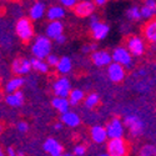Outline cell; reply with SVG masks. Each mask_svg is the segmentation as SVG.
<instances>
[{"label":"cell","mask_w":156,"mask_h":156,"mask_svg":"<svg viewBox=\"0 0 156 156\" xmlns=\"http://www.w3.org/2000/svg\"><path fill=\"white\" fill-rule=\"evenodd\" d=\"M31 51L36 59H40V60L45 59L48 55H50V51H51L50 39H48L46 36H37L31 48Z\"/></svg>","instance_id":"obj_1"},{"label":"cell","mask_w":156,"mask_h":156,"mask_svg":"<svg viewBox=\"0 0 156 156\" xmlns=\"http://www.w3.org/2000/svg\"><path fill=\"white\" fill-rule=\"evenodd\" d=\"M16 34L23 41H29L31 40V37L34 36V28H33V24L29 19L27 18H21L18 23H16Z\"/></svg>","instance_id":"obj_2"},{"label":"cell","mask_w":156,"mask_h":156,"mask_svg":"<svg viewBox=\"0 0 156 156\" xmlns=\"http://www.w3.org/2000/svg\"><path fill=\"white\" fill-rule=\"evenodd\" d=\"M108 154L110 156H126L127 155V145L122 137L120 139H110L108 141Z\"/></svg>","instance_id":"obj_3"},{"label":"cell","mask_w":156,"mask_h":156,"mask_svg":"<svg viewBox=\"0 0 156 156\" xmlns=\"http://www.w3.org/2000/svg\"><path fill=\"white\" fill-rule=\"evenodd\" d=\"M111 59L114 60V62L120 64L121 66H126V68H130L133 64V55L129 53V50L126 48H122V46L116 48L114 50Z\"/></svg>","instance_id":"obj_4"},{"label":"cell","mask_w":156,"mask_h":156,"mask_svg":"<svg viewBox=\"0 0 156 156\" xmlns=\"http://www.w3.org/2000/svg\"><path fill=\"white\" fill-rule=\"evenodd\" d=\"M124 125L130 130V133H131L133 136H139L142 133V130H144V124H142V121L135 115L125 116Z\"/></svg>","instance_id":"obj_5"},{"label":"cell","mask_w":156,"mask_h":156,"mask_svg":"<svg viewBox=\"0 0 156 156\" xmlns=\"http://www.w3.org/2000/svg\"><path fill=\"white\" fill-rule=\"evenodd\" d=\"M105 130L109 139H120L124 135V124L120 121V119L115 118L106 125Z\"/></svg>","instance_id":"obj_6"},{"label":"cell","mask_w":156,"mask_h":156,"mask_svg":"<svg viewBox=\"0 0 156 156\" xmlns=\"http://www.w3.org/2000/svg\"><path fill=\"white\" fill-rule=\"evenodd\" d=\"M53 89H54V94L58 98H66L68 99V96L71 91V85L66 77H59V79L54 83Z\"/></svg>","instance_id":"obj_7"},{"label":"cell","mask_w":156,"mask_h":156,"mask_svg":"<svg viewBox=\"0 0 156 156\" xmlns=\"http://www.w3.org/2000/svg\"><path fill=\"white\" fill-rule=\"evenodd\" d=\"M109 27L105 24V23H101L99 21L98 18H93L91 20V33H93V36L96 40H102L105 39L109 34Z\"/></svg>","instance_id":"obj_8"},{"label":"cell","mask_w":156,"mask_h":156,"mask_svg":"<svg viewBox=\"0 0 156 156\" xmlns=\"http://www.w3.org/2000/svg\"><path fill=\"white\" fill-rule=\"evenodd\" d=\"M127 50L131 55L140 56L145 53V44L139 36H131L127 39Z\"/></svg>","instance_id":"obj_9"},{"label":"cell","mask_w":156,"mask_h":156,"mask_svg":"<svg viewBox=\"0 0 156 156\" xmlns=\"http://www.w3.org/2000/svg\"><path fill=\"white\" fill-rule=\"evenodd\" d=\"M108 76L112 83H121L125 77V69L124 66H121L120 64H109L108 65Z\"/></svg>","instance_id":"obj_10"},{"label":"cell","mask_w":156,"mask_h":156,"mask_svg":"<svg viewBox=\"0 0 156 156\" xmlns=\"http://www.w3.org/2000/svg\"><path fill=\"white\" fill-rule=\"evenodd\" d=\"M94 9H95V4L89 2V0H81V2H77L76 5L74 6V12L80 18H86L93 14Z\"/></svg>","instance_id":"obj_11"},{"label":"cell","mask_w":156,"mask_h":156,"mask_svg":"<svg viewBox=\"0 0 156 156\" xmlns=\"http://www.w3.org/2000/svg\"><path fill=\"white\" fill-rule=\"evenodd\" d=\"M91 60L96 66H106L111 64V54H109L105 50H95L91 54Z\"/></svg>","instance_id":"obj_12"},{"label":"cell","mask_w":156,"mask_h":156,"mask_svg":"<svg viewBox=\"0 0 156 156\" xmlns=\"http://www.w3.org/2000/svg\"><path fill=\"white\" fill-rule=\"evenodd\" d=\"M31 70V64L30 60L28 59H15L14 62H12V71L18 75H24V74H28Z\"/></svg>","instance_id":"obj_13"},{"label":"cell","mask_w":156,"mask_h":156,"mask_svg":"<svg viewBox=\"0 0 156 156\" xmlns=\"http://www.w3.org/2000/svg\"><path fill=\"white\" fill-rule=\"evenodd\" d=\"M44 150L46 152H49L51 156H60L64 151L61 144H59V142L53 137L46 139V141L44 142Z\"/></svg>","instance_id":"obj_14"},{"label":"cell","mask_w":156,"mask_h":156,"mask_svg":"<svg viewBox=\"0 0 156 156\" xmlns=\"http://www.w3.org/2000/svg\"><path fill=\"white\" fill-rule=\"evenodd\" d=\"M90 134H91L93 141L96 142V144H104V142L108 140L106 130H105V127L101 126V125H95V126H93Z\"/></svg>","instance_id":"obj_15"},{"label":"cell","mask_w":156,"mask_h":156,"mask_svg":"<svg viewBox=\"0 0 156 156\" xmlns=\"http://www.w3.org/2000/svg\"><path fill=\"white\" fill-rule=\"evenodd\" d=\"M141 18L144 19H152L156 15V2L155 0H146L145 5L140 9Z\"/></svg>","instance_id":"obj_16"},{"label":"cell","mask_w":156,"mask_h":156,"mask_svg":"<svg viewBox=\"0 0 156 156\" xmlns=\"http://www.w3.org/2000/svg\"><path fill=\"white\" fill-rule=\"evenodd\" d=\"M64 27L60 21H50L46 27V37L48 39H56L62 34Z\"/></svg>","instance_id":"obj_17"},{"label":"cell","mask_w":156,"mask_h":156,"mask_svg":"<svg viewBox=\"0 0 156 156\" xmlns=\"http://www.w3.org/2000/svg\"><path fill=\"white\" fill-rule=\"evenodd\" d=\"M144 36L150 43H156V18L151 19L144 28Z\"/></svg>","instance_id":"obj_18"},{"label":"cell","mask_w":156,"mask_h":156,"mask_svg":"<svg viewBox=\"0 0 156 156\" xmlns=\"http://www.w3.org/2000/svg\"><path fill=\"white\" fill-rule=\"evenodd\" d=\"M65 16V10L62 6H51L46 11V18L50 21H60V19H62Z\"/></svg>","instance_id":"obj_19"},{"label":"cell","mask_w":156,"mask_h":156,"mask_svg":"<svg viewBox=\"0 0 156 156\" xmlns=\"http://www.w3.org/2000/svg\"><path fill=\"white\" fill-rule=\"evenodd\" d=\"M61 122L66 124L70 127H76L77 125H80V118L77 116L76 112L73 111H68L61 115Z\"/></svg>","instance_id":"obj_20"},{"label":"cell","mask_w":156,"mask_h":156,"mask_svg":"<svg viewBox=\"0 0 156 156\" xmlns=\"http://www.w3.org/2000/svg\"><path fill=\"white\" fill-rule=\"evenodd\" d=\"M5 101H6L8 105H10L12 108H18V106H21L23 105V102H24V95H23V93L19 90V91L9 94L5 98Z\"/></svg>","instance_id":"obj_21"},{"label":"cell","mask_w":156,"mask_h":156,"mask_svg":"<svg viewBox=\"0 0 156 156\" xmlns=\"http://www.w3.org/2000/svg\"><path fill=\"white\" fill-rule=\"evenodd\" d=\"M51 104H53V106L58 111H60L61 114L68 112L69 111V108H70V104H69V101H68L66 98H58V96H55L53 99V101H51Z\"/></svg>","instance_id":"obj_22"},{"label":"cell","mask_w":156,"mask_h":156,"mask_svg":"<svg viewBox=\"0 0 156 156\" xmlns=\"http://www.w3.org/2000/svg\"><path fill=\"white\" fill-rule=\"evenodd\" d=\"M44 15H45V5H44V3H40V2L35 3L30 9V18L33 20H39V19H41Z\"/></svg>","instance_id":"obj_23"},{"label":"cell","mask_w":156,"mask_h":156,"mask_svg":"<svg viewBox=\"0 0 156 156\" xmlns=\"http://www.w3.org/2000/svg\"><path fill=\"white\" fill-rule=\"evenodd\" d=\"M24 85V79L20 76H16L14 77V79H11L6 86H5V90H6V93L9 94H12V93H15V91H19V89Z\"/></svg>","instance_id":"obj_24"},{"label":"cell","mask_w":156,"mask_h":156,"mask_svg":"<svg viewBox=\"0 0 156 156\" xmlns=\"http://www.w3.org/2000/svg\"><path fill=\"white\" fill-rule=\"evenodd\" d=\"M71 66H73V64H71L70 58L62 56V58L59 59V62H58V65H56V70H58L60 74H68V73H70Z\"/></svg>","instance_id":"obj_25"},{"label":"cell","mask_w":156,"mask_h":156,"mask_svg":"<svg viewBox=\"0 0 156 156\" xmlns=\"http://www.w3.org/2000/svg\"><path fill=\"white\" fill-rule=\"evenodd\" d=\"M84 100V91L83 90H79V89H74L70 91L69 96H68V101L70 105H77L80 101Z\"/></svg>","instance_id":"obj_26"},{"label":"cell","mask_w":156,"mask_h":156,"mask_svg":"<svg viewBox=\"0 0 156 156\" xmlns=\"http://www.w3.org/2000/svg\"><path fill=\"white\" fill-rule=\"evenodd\" d=\"M30 64H31V69H34V70H36L39 73H41V74H45V73L49 71V66H48V64L44 60L34 58L33 60H30Z\"/></svg>","instance_id":"obj_27"},{"label":"cell","mask_w":156,"mask_h":156,"mask_svg":"<svg viewBox=\"0 0 156 156\" xmlns=\"http://www.w3.org/2000/svg\"><path fill=\"white\" fill-rule=\"evenodd\" d=\"M99 100H100V98H99L98 94H95V93L90 94L85 99V106L89 108V109H93V108H95L98 104H99Z\"/></svg>","instance_id":"obj_28"},{"label":"cell","mask_w":156,"mask_h":156,"mask_svg":"<svg viewBox=\"0 0 156 156\" xmlns=\"http://www.w3.org/2000/svg\"><path fill=\"white\" fill-rule=\"evenodd\" d=\"M127 18L131 20H139L141 19V14H140V9L137 6H133L127 10Z\"/></svg>","instance_id":"obj_29"},{"label":"cell","mask_w":156,"mask_h":156,"mask_svg":"<svg viewBox=\"0 0 156 156\" xmlns=\"http://www.w3.org/2000/svg\"><path fill=\"white\" fill-rule=\"evenodd\" d=\"M140 156H156V149L151 145H146L140 150Z\"/></svg>","instance_id":"obj_30"},{"label":"cell","mask_w":156,"mask_h":156,"mask_svg":"<svg viewBox=\"0 0 156 156\" xmlns=\"http://www.w3.org/2000/svg\"><path fill=\"white\" fill-rule=\"evenodd\" d=\"M59 62V58L56 55H48L46 56V64L48 66H53V68H56V65Z\"/></svg>","instance_id":"obj_31"},{"label":"cell","mask_w":156,"mask_h":156,"mask_svg":"<svg viewBox=\"0 0 156 156\" xmlns=\"http://www.w3.org/2000/svg\"><path fill=\"white\" fill-rule=\"evenodd\" d=\"M86 152V146L85 145H76L74 149V154L76 156H83Z\"/></svg>","instance_id":"obj_32"},{"label":"cell","mask_w":156,"mask_h":156,"mask_svg":"<svg viewBox=\"0 0 156 156\" xmlns=\"http://www.w3.org/2000/svg\"><path fill=\"white\" fill-rule=\"evenodd\" d=\"M60 3L66 8H74L77 3V0H60Z\"/></svg>","instance_id":"obj_33"},{"label":"cell","mask_w":156,"mask_h":156,"mask_svg":"<svg viewBox=\"0 0 156 156\" xmlns=\"http://www.w3.org/2000/svg\"><path fill=\"white\" fill-rule=\"evenodd\" d=\"M16 127H18V131H19V133H27L28 130H29V126H28V124H27V122H24V121L19 122Z\"/></svg>","instance_id":"obj_34"},{"label":"cell","mask_w":156,"mask_h":156,"mask_svg":"<svg viewBox=\"0 0 156 156\" xmlns=\"http://www.w3.org/2000/svg\"><path fill=\"white\" fill-rule=\"evenodd\" d=\"M55 41H56L58 44H64L65 41H66V36H65L64 34H61V35H59V36L55 39Z\"/></svg>","instance_id":"obj_35"},{"label":"cell","mask_w":156,"mask_h":156,"mask_svg":"<svg viewBox=\"0 0 156 156\" xmlns=\"http://www.w3.org/2000/svg\"><path fill=\"white\" fill-rule=\"evenodd\" d=\"M95 49H96V45L93 44V45H90V46H84L83 48V51H85V53H89L90 50H95Z\"/></svg>","instance_id":"obj_36"},{"label":"cell","mask_w":156,"mask_h":156,"mask_svg":"<svg viewBox=\"0 0 156 156\" xmlns=\"http://www.w3.org/2000/svg\"><path fill=\"white\" fill-rule=\"evenodd\" d=\"M94 3L98 5V6H102L108 3V0H94Z\"/></svg>","instance_id":"obj_37"},{"label":"cell","mask_w":156,"mask_h":156,"mask_svg":"<svg viewBox=\"0 0 156 156\" xmlns=\"http://www.w3.org/2000/svg\"><path fill=\"white\" fill-rule=\"evenodd\" d=\"M6 152H8V156H12L16 151L14 150V147H8V149H6Z\"/></svg>","instance_id":"obj_38"},{"label":"cell","mask_w":156,"mask_h":156,"mask_svg":"<svg viewBox=\"0 0 156 156\" xmlns=\"http://www.w3.org/2000/svg\"><path fill=\"white\" fill-rule=\"evenodd\" d=\"M55 129H56V130H61V129H62V122H58V124H55Z\"/></svg>","instance_id":"obj_39"},{"label":"cell","mask_w":156,"mask_h":156,"mask_svg":"<svg viewBox=\"0 0 156 156\" xmlns=\"http://www.w3.org/2000/svg\"><path fill=\"white\" fill-rule=\"evenodd\" d=\"M12 156H25V155H24L23 152H15V154L12 155Z\"/></svg>","instance_id":"obj_40"},{"label":"cell","mask_w":156,"mask_h":156,"mask_svg":"<svg viewBox=\"0 0 156 156\" xmlns=\"http://www.w3.org/2000/svg\"><path fill=\"white\" fill-rule=\"evenodd\" d=\"M0 156H4V151H3L2 146H0Z\"/></svg>","instance_id":"obj_41"},{"label":"cell","mask_w":156,"mask_h":156,"mask_svg":"<svg viewBox=\"0 0 156 156\" xmlns=\"http://www.w3.org/2000/svg\"><path fill=\"white\" fill-rule=\"evenodd\" d=\"M60 156H74V155H71V154H61Z\"/></svg>","instance_id":"obj_42"},{"label":"cell","mask_w":156,"mask_h":156,"mask_svg":"<svg viewBox=\"0 0 156 156\" xmlns=\"http://www.w3.org/2000/svg\"><path fill=\"white\" fill-rule=\"evenodd\" d=\"M99 156H110L109 154H101V155H99Z\"/></svg>","instance_id":"obj_43"},{"label":"cell","mask_w":156,"mask_h":156,"mask_svg":"<svg viewBox=\"0 0 156 156\" xmlns=\"http://www.w3.org/2000/svg\"><path fill=\"white\" fill-rule=\"evenodd\" d=\"M3 2H10V0H3Z\"/></svg>","instance_id":"obj_44"},{"label":"cell","mask_w":156,"mask_h":156,"mask_svg":"<svg viewBox=\"0 0 156 156\" xmlns=\"http://www.w3.org/2000/svg\"><path fill=\"white\" fill-rule=\"evenodd\" d=\"M0 131H2V125H0Z\"/></svg>","instance_id":"obj_45"}]
</instances>
